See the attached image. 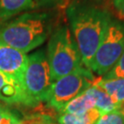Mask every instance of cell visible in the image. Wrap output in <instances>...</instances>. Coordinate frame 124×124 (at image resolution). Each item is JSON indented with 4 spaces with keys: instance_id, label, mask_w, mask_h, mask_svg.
<instances>
[{
    "instance_id": "4fadbf2b",
    "label": "cell",
    "mask_w": 124,
    "mask_h": 124,
    "mask_svg": "<svg viewBox=\"0 0 124 124\" xmlns=\"http://www.w3.org/2000/svg\"><path fill=\"white\" fill-rule=\"evenodd\" d=\"M100 116L101 113L96 108H93L83 114L62 113L58 118V121L59 124H95Z\"/></svg>"
},
{
    "instance_id": "ffe728a7",
    "label": "cell",
    "mask_w": 124,
    "mask_h": 124,
    "mask_svg": "<svg viewBox=\"0 0 124 124\" xmlns=\"http://www.w3.org/2000/svg\"><path fill=\"white\" fill-rule=\"evenodd\" d=\"M52 124H53V123H52Z\"/></svg>"
},
{
    "instance_id": "e0dca14e",
    "label": "cell",
    "mask_w": 124,
    "mask_h": 124,
    "mask_svg": "<svg viewBox=\"0 0 124 124\" xmlns=\"http://www.w3.org/2000/svg\"><path fill=\"white\" fill-rule=\"evenodd\" d=\"M52 119L46 115H32L21 120L19 124H52Z\"/></svg>"
},
{
    "instance_id": "3957f363",
    "label": "cell",
    "mask_w": 124,
    "mask_h": 124,
    "mask_svg": "<svg viewBox=\"0 0 124 124\" xmlns=\"http://www.w3.org/2000/svg\"><path fill=\"white\" fill-rule=\"evenodd\" d=\"M46 56L53 81L85 67L75 39L65 25L58 26L51 33Z\"/></svg>"
},
{
    "instance_id": "52a82bcc",
    "label": "cell",
    "mask_w": 124,
    "mask_h": 124,
    "mask_svg": "<svg viewBox=\"0 0 124 124\" xmlns=\"http://www.w3.org/2000/svg\"><path fill=\"white\" fill-rule=\"evenodd\" d=\"M27 62L26 53L0 42V71L22 84Z\"/></svg>"
},
{
    "instance_id": "30bf717a",
    "label": "cell",
    "mask_w": 124,
    "mask_h": 124,
    "mask_svg": "<svg viewBox=\"0 0 124 124\" xmlns=\"http://www.w3.org/2000/svg\"><path fill=\"white\" fill-rule=\"evenodd\" d=\"M86 91L93 98L95 108L101 113V115L121 108L113 101V99L105 90H103L97 85H92L89 88L86 89Z\"/></svg>"
},
{
    "instance_id": "7c38bea8",
    "label": "cell",
    "mask_w": 124,
    "mask_h": 124,
    "mask_svg": "<svg viewBox=\"0 0 124 124\" xmlns=\"http://www.w3.org/2000/svg\"><path fill=\"white\" fill-rule=\"evenodd\" d=\"M93 108H95L93 98L90 97L88 92L85 90V92L78 95L77 97L73 98L71 101L68 102L60 112L77 115L83 114Z\"/></svg>"
},
{
    "instance_id": "6da1fadb",
    "label": "cell",
    "mask_w": 124,
    "mask_h": 124,
    "mask_svg": "<svg viewBox=\"0 0 124 124\" xmlns=\"http://www.w3.org/2000/svg\"><path fill=\"white\" fill-rule=\"evenodd\" d=\"M66 15L82 62L90 70L95 53L112 19L110 14L98 7L75 3L67 8Z\"/></svg>"
},
{
    "instance_id": "5b68a950",
    "label": "cell",
    "mask_w": 124,
    "mask_h": 124,
    "mask_svg": "<svg viewBox=\"0 0 124 124\" xmlns=\"http://www.w3.org/2000/svg\"><path fill=\"white\" fill-rule=\"evenodd\" d=\"M124 52V21L111 19L95 53L90 71L105 75L119 61Z\"/></svg>"
},
{
    "instance_id": "d6986e66",
    "label": "cell",
    "mask_w": 124,
    "mask_h": 124,
    "mask_svg": "<svg viewBox=\"0 0 124 124\" xmlns=\"http://www.w3.org/2000/svg\"><path fill=\"white\" fill-rule=\"evenodd\" d=\"M64 0H39L40 4H60Z\"/></svg>"
},
{
    "instance_id": "9c48e42d",
    "label": "cell",
    "mask_w": 124,
    "mask_h": 124,
    "mask_svg": "<svg viewBox=\"0 0 124 124\" xmlns=\"http://www.w3.org/2000/svg\"><path fill=\"white\" fill-rule=\"evenodd\" d=\"M39 0H0V19L7 20L24 11L38 8Z\"/></svg>"
},
{
    "instance_id": "277c9868",
    "label": "cell",
    "mask_w": 124,
    "mask_h": 124,
    "mask_svg": "<svg viewBox=\"0 0 124 124\" xmlns=\"http://www.w3.org/2000/svg\"><path fill=\"white\" fill-rule=\"evenodd\" d=\"M53 83L46 53L40 50L29 55L22 80L29 106L46 101Z\"/></svg>"
},
{
    "instance_id": "9a60e30c",
    "label": "cell",
    "mask_w": 124,
    "mask_h": 124,
    "mask_svg": "<svg viewBox=\"0 0 124 124\" xmlns=\"http://www.w3.org/2000/svg\"><path fill=\"white\" fill-rule=\"evenodd\" d=\"M21 119L13 111L0 105V124H19Z\"/></svg>"
},
{
    "instance_id": "8992f818",
    "label": "cell",
    "mask_w": 124,
    "mask_h": 124,
    "mask_svg": "<svg viewBox=\"0 0 124 124\" xmlns=\"http://www.w3.org/2000/svg\"><path fill=\"white\" fill-rule=\"evenodd\" d=\"M94 80L90 70L85 67L64 75L53 81L46 102L60 112L68 102L89 88L94 84Z\"/></svg>"
},
{
    "instance_id": "8fae6325",
    "label": "cell",
    "mask_w": 124,
    "mask_h": 124,
    "mask_svg": "<svg viewBox=\"0 0 124 124\" xmlns=\"http://www.w3.org/2000/svg\"><path fill=\"white\" fill-rule=\"evenodd\" d=\"M97 85L109 95L113 101L120 107H124V78H103L95 81Z\"/></svg>"
},
{
    "instance_id": "ba28073f",
    "label": "cell",
    "mask_w": 124,
    "mask_h": 124,
    "mask_svg": "<svg viewBox=\"0 0 124 124\" xmlns=\"http://www.w3.org/2000/svg\"><path fill=\"white\" fill-rule=\"evenodd\" d=\"M0 101L7 104H24L29 102L22 84L13 77L0 71Z\"/></svg>"
},
{
    "instance_id": "ac0fdd59",
    "label": "cell",
    "mask_w": 124,
    "mask_h": 124,
    "mask_svg": "<svg viewBox=\"0 0 124 124\" xmlns=\"http://www.w3.org/2000/svg\"><path fill=\"white\" fill-rule=\"evenodd\" d=\"M113 7L118 16L124 20V0H113Z\"/></svg>"
},
{
    "instance_id": "7a4b0ae2",
    "label": "cell",
    "mask_w": 124,
    "mask_h": 124,
    "mask_svg": "<svg viewBox=\"0 0 124 124\" xmlns=\"http://www.w3.org/2000/svg\"><path fill=\"white\" fill-rule=\"evenodd\" d=\"M52 31L50 13H25L0 24V42L27 53L42 44Z\"/></svg>"
},
{
    "instance_id": "5bb4252c",
    "label": "cell",
    "mask_w": 124,
    "mask_h": 124,
    "mask_svg": "<svg viewBox=\"0 0 124 124\" xmlns=\"http://www.w3.org/2000/svg\"><path fill=\"white\" fill-rule=\"evenodd\" d=\"M95 124H124V107L102 114Z\"/></svg>"
},
{
    "instance_id": "2e32d148",
    "label": "cell",
    "mask_w": 124,
    "mask_h": 124,
    "mask_svg": "<svg viewBox=\"0 0 124 124\" xmlns=\"http://www.w3.org/2000/svg\"><path fill=\"white\" fill-rule=\"evenodd\" d=\"M103 78H124V52L113 68L107 73Z\"/></svg>"
}]
</instances>
